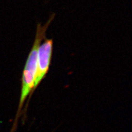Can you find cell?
I'll use <instances>...</instances> for the list:
<instances>
[{"mask_svg": "<svg viewBox=\"0 0 132 132\" xmlns=\"http://www.w3.org/2000/svg\"><path fill=\"white\" fill-rule=\"evenodd\" d=\"M55 14H52L47 21L43 26L41 23H38L36 26L35 39L31 51L28 55L26 65L23 70L22 78V89L20 94L19 104L17 113L12 130L16 128V122L22 112V109L26 98L31 93L34 88L35 74L37 68L38 49L42 41L46 38V33L50 25L55 17Z\"/></svg>", "mask_w": 132, "mask_h": 132, "instance_id": "obj_1", "label": "cell"}, {"mask_svg": "<svg viewBox=\"0 0 132 132\" xmlns=\"http://www.w3.org/2000/svg\"><path fill=\"white\" fill-rule=\"evenodd\" d=\"M53 45V41L52 39L45 38L44 42L41 44L39 47L34 85L30 96L46 76L48 71L52 55Z\"/></svg>", "mask_w": 132, "mask_h": 132, "instance_id": "obj_2", "label": "cell"}]
</instances>
